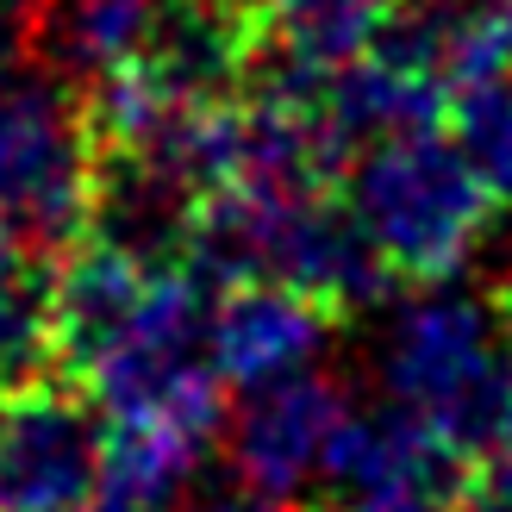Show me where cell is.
Wrapping results in <instances>:
<instances>
[{
	"label": "cell",
	"instance_id": "6da1fadb",
	"mask_svg": "<svg viewBox=\"0 0 512 512\" xmlns=\"http://www.w3.org/2000/svg\"><path fill=\"white\" fill-rule=\"evenodd\" d=\"M381 388L388 406L438 431L481 463L512 444V300L463 281H431L406 300L381 338Z\"/></svg>",
	"mask_w": 512,
	"mask_h": 512
},
{
	"label": "cell",
	"instance_id": "7a4b0ae2",
	"mask_svg": "<svg viewBox=\"0 0 512 512\" xmlns=\"http://www.w3.org/2000/svg\"><path fill=\"white\" fill-rule=\"evenodd\" d=\"M344 207L400 281H444L488 238L494 188L444 125H431L356 150L344 163Z\"/></svg>",
	"mask_w": 512,
	"mask_h": 512
},
{
	"label": "cell",
	"instance_id": "3957f363",
	"mask_svg": "<svg viewBox=\"0 0 512 512\" xmlns=\"http://www.w3.org/2000/svg\"><path fill=\"white\" fill-rule=\"evenodd\" d=\"M94 207V132L82 94L57 75L0 82V244L19 256H63L88 238Z\"/></svg>",
	"mask_w": 512,
	"mask_h": 512
},
{
	"label": "cell",
	"instance_id": "277c9868",
	"mask_svg": "<svg viewBox=\"0 0 512 512\" xmlns=\"http://www.w3.org/2000/svg\"><path fill=\"white\" fill-rule=\"evenodd\" d=\"M475 463L438 431H425L406 413H363L331 444L319 475V512H456L469 500Z\"/></svg>",
	"mask_w": 512,
	"mask_h": 512
},
{
	"label": "cell",
	"instance_id": "5b68a950",
	"mask_svg": "<svg viewBox=\"0 0 512 512\" xmlns=\"http://www.w3.org/2000/svg\"><path fill=\"white\" fill-rule=\"evenodd\" d=\"M100 425L63 375L0 394V512H82L100 494Z\"/></svg>",
	"mask_w": 512,
	"mask_h": 512
},
{
	"label": "cell",
	"instance_id": "8992f818",
	"mask_svg": "<svg viewBox=\"0 0 512 512\" xmlns=\"http://www.w3.org/2000/svg\"><path fill=\"white\" fill-rule=\"evenodd\" d=\"M350 413H356L350 388L325 369H300V375L263 381V388H244V406L225 419L232 469L244 475L250 494H269V500L313 494Z\"/></svg>",
	"mask_w": 512,
	"mask_h": 512
},
{
	"label": "cell",
	"instance_id": "52a82bcc",
	"mask_svg": "<svg viewBox=\"0 0 512 512\" xmlns=\"http://www.w3.org/2000/svg\"><path fill=\"white\" fill-rule=\"evenodd\" d=\"M331 306L281 281H238L213 300V369L225 388H263V381L319 369L331 344Z\"/></svg>",
	"mask_w": 512,
	"mask_h": 512
},
{
	"label": "cell",
	"instance_id": "ba28073f",
	"mask_svg": "<svg viewBox=\"0 0 512 512\" xmlns=\"http://www.w3.org/2000/svg\"><path fill=\"white\" fill-rule=\"evenodd\" d=\"M150 269L157 263H138V256L100 238H82L63 256H50L44 325H50V369L63 381H82L100 363V350L125 331V319L138 313V300L150 288Z\"/></svg>",
	"mask_w": 512,
	"mask_h": 512
},
{
	"label": "cell",
	"instance_id": "9c48e42d",
	"mask_svg": "<svg viewBox=\"0 0 512 512\" xmlns=\"http://www.w3.org/2000/svg\"><path fill=\"white\" fill-rule=\"evenodd\" d=\"M219 419H182V413H132L100 425V494L163 512L194 488L207 469V450L219 444Z\"/></svg>",
	"mask_w": 512,
	"mask_h": 512
},
{
	"label": "cell",
	"instance_id": "30bf717a",
	"mask_svg": "<svg viewBox=\"0 0 512 512\" xmlns=\"http://www.w3.org/2000/svg\"><path fill=\"white\" fill-rule=\"evenodd\" d=\"M444 119H450V138L469 157V169L494 188V200H512V69L450 88Z\"/></svg>",
	"mask_w": 512,
	"mask_h": 512
},
{
	"label": "cell",
	"instance_id": "8fae6325",
	"mask_svg": "<svg viewBox=\"0 0 512 512\" xmlns=\"http://www.w3.org/2000/svg\"><path fill=\"white\" fill-rule=\"evenodd\" d=\"M194 512H300V506L269 500V494H225V500H207V506H194Z\"/></svg>",
	"mask_w": 512,
	"mask_h": 512
},
{
	"label": "cell",
	"instance_id": "7c38bea8",
	"mask_svg": "<svg viewBox=\"0 0 512 512\" xmlns=\"http://www.w3.org/2000/svg\"><path fill=\"white\" fill-rule=\"evenodd\" d=\"M82 512H150V506H132V500H100V506H94V500H88Z\"/></svg>",
	"mask_w": 512,
	"mask_h": 512
}]
</instances>
